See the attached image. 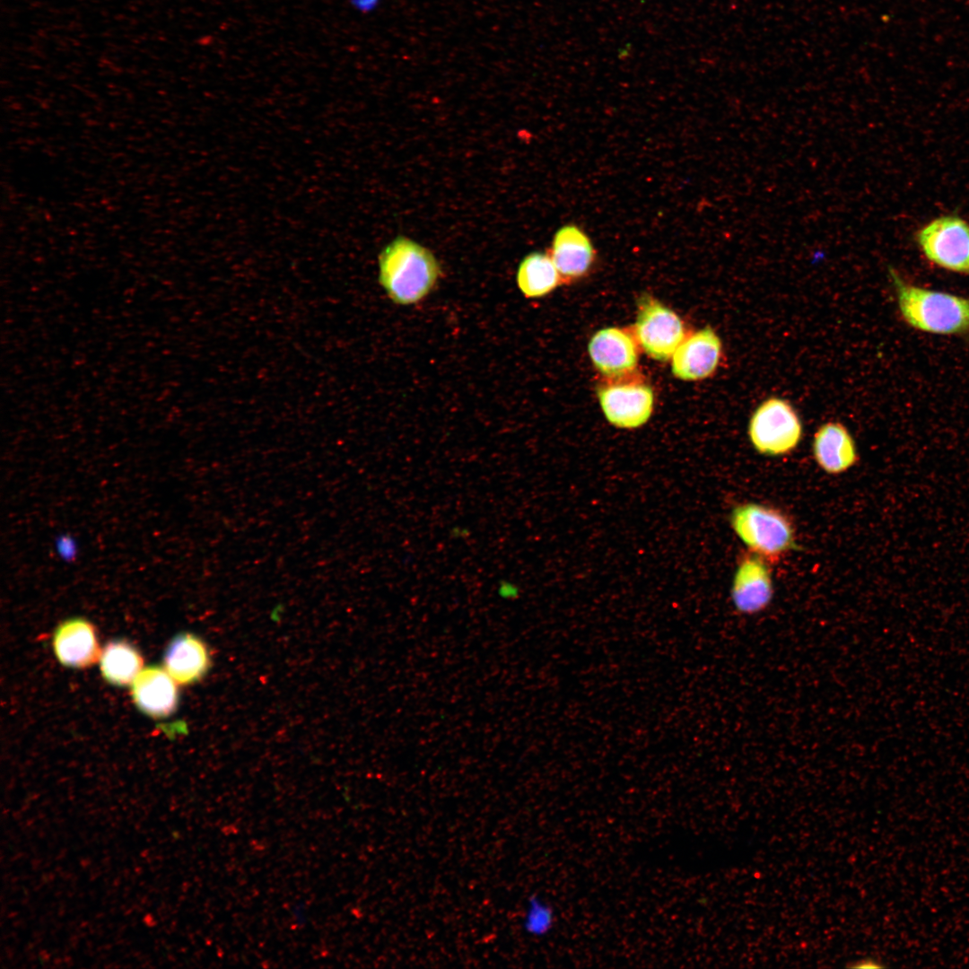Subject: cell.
I'll return each mask as SVG.
<instances>
[{
	"instance_id": "cell-15",
	"label": "cell",
	"mask_w": 969,
	"mask_h": 969,
	"mask_svg": "<svg viewBox=\"0 0 969 969\" xmlns=\"http://www.w3.org/2000/svg\"><path fill=\"white\" fill-rule=\"evenodd\" d=\"M210 666L209 651L205 642L191 633L177 636L169 645L164 657V668L180 685L199 681Z\"/></svg>"
},
{
	"instance_id": "cell-8",
	"label": "cell",
	"mask_w": 969,
	"mask_h": 969,
	"mask_svg": "<svg viewBox=\"0 0 969 969\" xmlns=\"http://www.w3.org/2000/svg\"><path fill=\"white\" fill-rule=\"evenodd\" d=\"M773 598L768 563L756 554L745 556L737 568L730 590L735 610L743 615H755L770 606Z\"/></svg>"
},
{
	"instance_id": "cell-13",
	"label": "cell",
	"mask_w": 969,
	"mask_h": 969,
	"mask_svg": "<svg viewBox=\"0 0 969 969\" xmlns=\"http://www.w3.org/2000/svg\"><path fill=\"white\" fill-rule=\"evenodd\" d=\"M176 681L164 669L148 667L142 669L132 685V695L137 707L156 718L172 713L178 704Z\"/></svg>"
},
{
	"instance_id": "cell-16",
	"label": "cell",
	"mask_w": 969,
	"mask_h": 969,
	"mask_svg": "<svg viewBox=\"0 0 969 969\" xmlns=\"http://www.w3.org/2000/svg\"><path fill=\"white\" fill-rule=\"evenodd\" d=\"M562 282L548 252H532L520 262L517 284L527 298H539L551 292Z\"/></svg>"
},
{
	"instance_id": "cell-20",
	"label": "cell",
	"mask_w": 969,
	"mask_h": 969,
	"mask_svg": "<svg viewBox=\"0 0 969 969\" xmlns=\"http://www.w3.org/2000/svg\"><path fill=\"white\" fill-rule=\"evenodd\" d=\"M354 8L360 12L369 13L380 4V0H350Z\"/></svg>"
},
{
	"instance_id": "cell-2",
	"label": "cell",
	"mask_w": 969,
	"mask_h": 969,
	"mask_svg": "<svg viewBox=\"0 0 969 969\" xmlns=\"http://www.w3.org/2000/svg\"><path fill=\"white\" fill-rule=\"evenodd\" d=\"M889 275L899 312L911 327L935 335L969 333V297L909 283L892 267Z\"/></svg>"
},
{
	"instance_id": "cell-21",
	"label": "cell",
	"mask_w": 969,
	"mask_h": 969,
	"mask_svg": "<svg viewBox=\"0 0 969 969\" xmlns=\"http://www.w3.org/2000/svg\"><path fill=\"white\" fill-rule=\"evenodd\" d=\"M851 966L854 968H879L882 967V965L875 959L865 958L852 963Z\"/></svg>"
},
{
	"instance_id": "cell-14",
	"label": "cell",
	"mask_w": 969,
	"mask_h": 969,
	"mask_svg": "<svg viewBox=\"0 0 969 969\" xmlns=\"http://www.w3.org/2000/svg\"><path fill=\"white\" fill-rule=\"evenodd\" d=\"M812 449L817 465L828 474L845 472L858 459L852 436L838 422L825 423L817 429Z\"/></svg>"
},
{
	"instance_id": "cell-6",
	"label": "cell",
	"mask_w": 969,
	"mask_h": 969,
	"mask_svg": "<svg viewBox=\"0 0 969 969\" xmlns=\"http://www.w3.org/2000/svg\"><path fill=\"white\" fill-rule=\"evenodd\" d=\"M641 301L633 327L636 341L651 358L667 361L685 337L684 324L658 301L645 297Z\"/></svg>"
},
{
	"instance_id": "cell-19",
	"label": "cell",
	"mask_w": 969,
	"mask_h": 969,
	"mask_svg": "<svg viewBox=\"0 0 969 969\" xmlns=\"http://www.w3.org/2000/svg\"><path fill=\"white\" fill-rule=\"evenodd\" d=\"M519 592L520 589L519 586L509 580H501L496 588L498 597L504 600L516 599L519 598Z\"/></svg>"
},
{
	"instance_id": "cell-3",
	"label": "cell",
	"mask_w": 969,
	"mask_h": 969,
	"mask_svg": "<svg viewBox=\"0 0 969 969\" xmlns=\"http://www.w3.org/2000/svg\"><path fill=\"white\" fill-rule=\"evenodd\" d=\"M730 524L741 541L767 563H778L796 548L795 529L782 511L758 503L735 507Z\"/></svg>"
},
{
	"instance_id": "cell-22",
	"label": "cell",
	"mask_w": 969,
	"mask_h": 969,
	"mask_svg": "<svg viewBox=\"0 0 969 969\" xmlns=\"http://www.w3.org/2000/svg\"><path fill=\"white\" fill-rule=\"evenodd\" d=\"M450 533L453 537L464 538L468 536L469 530L464 527L455 526L450 530Z\"/></svg>"
},
{
	"instance_id": "cell-1",
	"label": "cell",
	"mask_w": 969,
	"mask_h": 969,
	"mask_svg": "<svg viewBox=\"0 0 969 969\" xmlns=\"http://www.w3.org/2000/svg\"><path fill=\"white\" fill-rule=\"evenodd\" d=\"M441 273L432 252L406 236H397L379 255L380 284L399 305L423 300L436 286Z\"/></svg>"
},
{
	"instance_id": "cell-11",
	"label": "cell",
	"mask_w": 969,
	"mask_h": 969,
	"mask_svg": "<svg viewBox=\"0 0 969 969\" xmlns=\"http://www.w3.org/2000/svg\"><path fill=\"white\" fill-rule=\"evenodd\" d=\"M562 282L577 280L590 269L595 249L586 232L576 224L562 226L554 233L548 251Z\"/></svg>"
},
{
	"instance_id": "cell-9",
	"label": "cell",
	"mask_w": 969,
	"mask_h": 969,
	"mask_svg": "<svg viewBox=\"0 0 969 969\" xmlns=\"http://www.w3.org/2000/svg\"><path fill=\"white\" fill-rule=\"evenodd\" d=\"M722 344L711 327L684 338L672 355L673 374L683 380H699L712 375L720 362Z\"/></svg>"
},
{
	"instance_id": "cell-4",
	"label": "cell",
	"mask_w": 969,
	"mask_h": 969,
	"mask_svg": "<svg viewBox=\"0 0 969 969\" xmlns=\"http://www.w3.org/2000/svg\"><path fill=\"white\" fill-rule=\"evenodd\" d=\"M748 436L755 450L766 456L791 452L802 437V424L794 407L787 400L771 397L753 413Z\"/></svg>"
},
{
	"instance_id": "cell-17",
	"label": "cell",
	"mask_w": 969,
	"mask_h": 969,
	"mask_svg": "<svg viewBox=\"0 0 969 969\" xmlns=\"http://www.w3.org/2000/svg\"><path fill=\"white\" fill-rule=\"evenodd\" d=\"M100 671L107 681L117 685L133 683L143 669V658L125 641L109 642L100 656Z\"/></svg>"
},
{
	"instance_id": "cell-5",
	"label": "cell",
	"mask_w": 969,
	"mask_h": 969,
	"mask_svg": "<svg viewBox=\"0 0 969 969\" xmlns=\"http://www.w3.org/2000/svg\"><path fill=\"white\" fill-rule=\"evenodd\" d=\"M916 243L924 257L942 269L969 275V223L947 214L920 228Z\"/></svg>"
},
{
	"instance_id": "cell-12",
	"label": "cell",
	"mask_w": 969,
	"mask_h": 969,
	"mask_svg": "<svg viewBox=\"0 0 969 969\" xmlns=\"http://www.w3.org/2000/svg\"><path fill=\"white\" fill-rule=\"evenodd\" d=\"M53 645L58 660L67 667H89L101 653L94 627L83 618L70 619L60 624L55 633Z\"/></svg>"
},
{
	"instance_id": "cell-10",
	"label": "cell",
	"mask_w": 969,
	"mask_h": 969,
	"mask_svg": "<svg viewBox=\"0 0 969 969\" xmlns=\"http://www.w3.org/2000/svg\"><path fill=\"white\" fill-rule=\"evenodd\" d=\"M589 354L595 367L610 379L631 374L638 362V350L631 334L618 327L595 333L589 343Z\"/></svg>"
},
{
	"instance_id": "cell-18",
	"label": "cell",
	"mask_w": 969,
	"mask_h": 969,
	"mask_svg": "<svg viewBox=\"0 0 969 969\" xmlns=\"http://www.w3.org/2000/svg\"><path fill=\"white\" fill-rule=\"evenodd\" d=\"M554 922L555 912L552 905L537 895H530L521 921L524 932L534 938L545 937Z\"/></svg>"
},
{
	"instance_id": "cell-7",
	"label": "cell",
	"mask_w": 969,
	"mask_h": 969,
	"mask_svg": "<svg viewBox=\"0 0 969 969\" xmlns=\"http://www.w3.org/2000/svg\"><path fill=\"white\" fill-rule=\"evenodd\" d=\"M624 379H611L610 382L600 385L597 391L598 397L610 423L619 428H637L650 417L653 391L645 382Z\"/></svg>"
}]
</instances>
